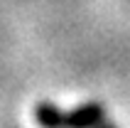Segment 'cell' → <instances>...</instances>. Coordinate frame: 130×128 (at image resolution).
<instances>
[{"mask_svg":"<svg viewBox=\"0 0 130 128\" xmlns=\"http://www.w3.org/2000/svg\"><path fill=\"white\" fill-rule=\"evenodd\" d=\"M103 106L93 101L71 111H61L49 101H39L35 106V121L39 128H96L103 123Z\"/></svg>","mask_w":130,"mask_h":128,"instance_id":"6da1fadb","label":"cell"},{"mask_svg":"<svg viewBox=\"0 0 130 128\" xmlns=\"http://www.w3.org/2000/svg\"><path fill=\"white\" fill-rule=\"evenodd\" d=\"M98 128H116L113 123H103V126H98Z\"/></svg>","mask_w":130,"mask_h":128,"instance_id":"7a4b0ae2","label":"cell"}]
</instances>
